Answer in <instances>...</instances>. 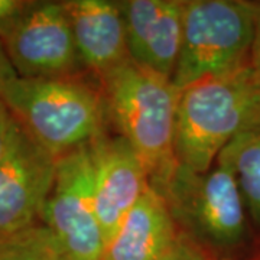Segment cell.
I'll return each mask as SVG.
<instances>
[{"label":"cell","instance_id":"cell-18","mask_svg":"<svg viewBox=\"0 0 260 260\" xmlns=\"http://www.w3.org/2000/svg\"><path fill=\"white\" fill-rule=\"evenodd\" d=\"M250 65L254 68V71L260 75V20H259V25H257L256 39H254L253 49H251Z\"/></svg>","mask_w":260,"mask_h":260},{"label":"cell","instance_id":"cell-15","mask_svg":"<svg viewBox=\"0 0 260 260\" xmlns=\"http://www.w3.org/2000/svg\"><path fill=\"white\" fill-rule=\"evenodd\" d=\"M29 5L30 2L23 0H0V42L16 25Z\"/></svg>","mask_w":260,"mask_h":260},{"label":"cell","instance_id":"cell-21","mask_svg":"<svg viewBox=\"0 0 260 260\" xmlns=\"http://www.w3.org/2000/svg\"><path fill=\"white\" fill-rule=\"evenodd\" d=\"M259 260H260V259H259Z\"/></svg>","mask_w":260,"mask_h":260},{"label":"cell","instance_id":"cell-12","mask_svg":"<svg viewBox=\"0 0 260 260\" xmlns=\"http://www.w3.org/2000/svg\"><path fill=\"white\" fill-rule=\"evenodd\" d=\"M178 236L165 198L149 186L109 239L104 260H165Z\"/></svg>","mask_w":260,"mask_h":260},{"label":"cell","instance_id":"cell-19","mask_svg":"<svg viewBox=\"0 0 260 260\" xmlns=\"http://www.w3.org/2000/svg\"><path fill=\"white\" fill-rule=\"evenodd\" d=\"M12 121H13V117L10 119V121L8 123V124L0 126V159H2V156H3V153H5V150H6V146H8V142H9Z\"/></svg>","mask_w":260,"mask_h":260},{"label":"cell","instance_id":"cell-11","mask_svg":"<svg viewBox=\"0 0 260 260\" xmlns=\"http://www.w3.org/2000/svg\"><path fill=\"white\" fill-rule=\"evenodd\" d=\"M62 3L84 70L100 80L129 62L132 58L119 2L67 0Z\"/></svg>","mask_w":260,"mask_h":260},{"label":"cell","instance_id":"cell-14","mask_svg":"<svg viewBox=\"0 0 260 260\" xmlns=\"http://www.w3.org/2000/svg\"><path fill=\"white\" fill-rule=\"evenodd\" d=\"M0 260H59L48 230L41 223L0 239Z\"/></svg>","mask_w":260,"mask_h":260},{"label":"cell","instance_id":"cell-5","mask_svg":"<svg viewBox=\"0 0 260 260\" xmlns=\"http://www.w3.org/2000/svg\"><path fill=\"white\" fill-rule=\"evenodd\" d=\"M156 191L165 198L179 232L200 246L225 249L244 240L249 215L232 160L223 152L207 172L177 164Z\"/></svg>","mask_w":260,"mask_h":260},{"label":"cell","instance_id":"cell-2","mask_svg":"<svg viewBox=\"0 0 260 260\" xmlns=\"http://www.w3.org/2000/svg\"><path fill=\"white\" fill-rule=\"evenodd\" d=\"M257 123L260 75L250 62L186 87L178 102V164L197 172H207L236 136Z\"/></svg>","mask_w":260,"mask_h":260},{"label":"cell","instance_id":"cell-16","mask_svg":"<svg viewBox=\"0 0 260 260\" xmlns=\"http://www.w3.org/2000/svg\"><path fill=\"white\" fill-rule=\"evenodd\" d=\"M165 260H211L205 253L203 246L188 237L185 233L179 232L178 240Z\"/></svg>","mask_w":260,"mask_h":260},{"label":"cell","instance_id":"cell-9","mask_svg":"<svg viewBox=\"0 0 260 260\" xmlns=\"http://www.w3.org/2000/svg\"><path fill=\"white\" fill-rule=\"evenodd\" d=\"M94 198L106 244L124 215L150 186L145 164L123 136L106 130L90 143Z\"/></svg>","mask_w":260,"mask_h":260},{"label":"cell","instance_id":"cell-1","mask_svg":"<svg viewBox=\"0 0 260 260\" xmlns=\"http://www.w3.org/2000/svg\"><path fill=\"white\" fill-rule=\"evenodd\" d=\"M107 119L132 145L159 189L177 167L175 127L179 90L168 77L130 59L99 80Z\"/></svg>","mask_w":260,"mask_h":260},{"label":"cell","instance_id":"cell-6","mask_svg":"<svg viewBox=\"0 0 260 260\" xmlns=\"http://www.w3.org/2000/svg\"><path fill=\"white\" fill-rule=\"evenodd\" d=\"M88 143L58 158L55 181L39 218L59 260H104L106 234L95 207Z\"/></svg>","mask_w":260,"mask_h":260},{"label":"cell","instance_id":"cell-10","mask_svg":"<svg viewBox=\"0 0 260 260\" xmlns=\"http://www.w3.org/2000/svg\"><path fill=\"white\" fill-rule=\"evenodd\" d=\"M133 62L172 80L182 41L184 0H123Z\"/></svg>","mask_w":260,"mask_h":260},{"label":"cell","instance_id":"cell-20","mask_svg":"<svg viewBox=\"0 0 260 260\" xmlns=\"http://www.w3.org/2000/svg\"><path fill=\"white\" fill-rule=\"evenodd\" d=\"M12 119V114L8 110V107H6V104L0 100V126H5V124H8Z\"/></svg>","mask_w":260,"mask_h":260},{"label":"cell","instance_id":"cell-8","mask_svg":"<svg viewBox=\"0 0 260 260\" xmlns=\"http://www.w3.org/2000/svg\"><path fill=\"white\" fill-rule=\"evenodd\" d=\"M58 158L13 119L0 159V239L35 225L55 181Z\"/></svg>","mask_w":260,"mask_h":260},{"label":"cell","instance_id":"cell-3","mask_svg":"<svg viewBox=\"0 0 260 260\" xmlns=\"http://www.w3.org/2000/svg\"><path fill=\"white\" fill-rule=\"evenodd\" d=\"M12 117L39 145L59 158L106 130L100 84L81 75L52 78L16 77L0 91Z\"/></svg>","mask_w":260,"mask_h":260},{"label":"cell","instance_id":"cell-7","mask_svg":"<svg viewBox=\"0 0 260 260\" xmlns=\"http://www.w3.org/2000/svg\"><path fill=\"white\" fill-rule=\"evenodd\" d=\"M2 44L23 78L71 77L84 71L62 2H30Z\"/></svg>","mask_w":260,"mask_h":260},{"label":"cell","instance_id":"cell-17","mask_svg":"<svg viewBox=\"0 0 260 260\" xmlns=\"http://www.w3.org/2000/svg\"><path fill=\"white\" fill-rule=\"evenodd\" d=\"M18 77L13 65L10 64L9 58L6 55V51L3 48V44L0 42V91L5 88L6 84H9L12 80Z\"/></svg>","mask_w":260,"mask_h":260},{"label":"cell","instance_id":"cell-4","mask_svg":"<svg viewBox=\"0 0 260 260\" xmlns=\"http://www.w3.org/2000/svg\"><path fill=\"white\" fill-rule=\"evenodd\" d=\"M260 3L247 0H184L182 41L172 77L179 93L214 75L250 62Z\"/></svg>","mask_w":260,"mask_h":260},{"label":"cell","instance_id":"cell-13","mask_svg":"<svg viewBox=\"0 0 260 260\" xmlns=\"http://www.w3.org/2000/svg\"><path fill=\"white\" fill-rule=\"evenodd\" d=\"M223 153L232 160L249 218L260 227V123L236 136Z\"/></svg>","mask_w":260,"mask_h":260}]
</instances>
